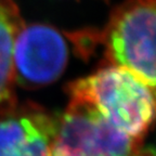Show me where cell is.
<instances>
[{"label":"cell","mask_w":156,"mask_h":156,"mask_svg":"<svg viewBox=\"0 0 156 156\" xmlns=\"http://www.w3.org/2000/svg\"><path fill=\"white\" fill-rule=\"evenodd\" d=\"M155 0H124L102 29L68 33L76 51L88 58L102 47L101 65L124 67L155 88Z\"/></svg>","instance_id":"6da1fadb"},{"label":"cell","mask_w":156,"mask_h":156,"mask_svg":"<svg viewBox=\"0 0 156 156\" xmlns=\"http://www.w3.org/2000/svg\"><path fill=\"white\" fill-rule=\"evenodd\" d=\"M69 99L93 106L116 129L143 141L155 114L154 89L124 67L101 65L66 87Z\"/></svg>","instance_id":"7a4b0ae2"},{"label":"cell","mask_w":156,"mask_h":156,"mask_svg":"<svg viewBox=\"0 0 156 156\" xmlns=\"http://www.w3.org/2000/svg\"><path fill=\"white\" fill-rule=\"evenodd\" d=\"M142 144L116 129L89 103L69 99L58 117L49 156H132Z\"/></svg>","instance_id":"3957f363"},{"label":"cell","mask_w":156,"mask_h":156,"mask_svg":"<svg viewBox=\"0 0 156 156\" xmlns=\"http://www.w3.org/2000/svg\"><path fill=\"white\" fill-rule=\"evenodd\" d=\"M67 61V44L58 29L44 24H24L13 50L16 86L36 89L50 85L63 74Z\"/></svg>","instance_id":"277c9868"},{"label":"cell","mask_w":156,"mask_h":156,"mask_svg":"<svg viewBox=\"0 0 156 156\" xmlns=\"http://www.w3.org/2000/svg\"><path fill=\"white\" fill-rule=\"evenodd\" d=\"M58 117L34 102L0 115V156H49Z\"/></svg>","instance_id":"5b68a950"},{"label":"cell","mask_w":156,"mask_h":156,"mask_svg":"<svg viewBox=\"0 0 156 156\" xmlns=\"http://www.w3.org/2000/svg\"><path fill=\"white\" fill-rule=\"evenodd\" d=\"M23 26L24 22L15 0H0V115L17 104L13 50Z\"/></svg>","instance_id":"8992f818"},{"label":"cell","mask_w":156,"mask_h":156,"mask_svg":"<svg viewBox=\"0 0 156 156\" xmlns=\"http://www.w3.org/2000/svg\"><path fill=\"white\" fill-rule=\"evenodd\" d=\"M132 156H155L154 154L153 149H147V147H143V144H142L140 147L136 150Z\"/></svg>","instance_id":"52a82bcc"},{"label":"cell","mask_w":156,"mask_h":156,"mask_svg":"<svg viewBox=\"0 0 156 156\" xmlns=\"http://www.w3.org/2000/svg\"><path fill=\"white\" fill-rule=\"evenodd\" d=\"M104 1H105V2H108V1H110V0H104Z\"/></svg>","instance_id":"ba28073f"}]
</instances>
